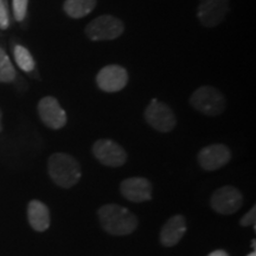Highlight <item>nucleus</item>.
Wrapping results in <instances>:
<instances>
[{"mask_svg": "<svg viewBox=\"0 0 256 256\" xmlns=\"http://www.w3.org/2000/svg\"><path fill=\"white\" fill-rule=\"evenodd\" d=\"M186 229V220H185L184 216H172L162 228L160 242L164 247H174L184 238Z\"/></svg>", "mask_w": 256, "mask_h": 256, "instance_id": "ddd939ff", "label": "nucleus"}, {"mask_svg": "<svg viewBox=\"0 0 256 256\" xmlns=\"http://www.w3.org/2000/svg\"><path fill=\"white\" fill-rule=\"evenodd\" d=\"M48 172L57 186L70 188L82 177L81 165L72 156L64 152L54 153L48 162Z\"/></svg>", "mask_w": 256, "mask_h": 256, "instance_id": "f03ea898", "label": "nucleus"}, {"mask_svg": "<svg viewBox=\"0 0 256 256\" xmlns=\"http://www.w3.org/2000/svg\"><path fill=\"white\" fill-rule=\"evenodd\" d=\"M208 256H229L228 252H226V250H222V249H218V250H215L212 252H210L209 255Z\"/></svg>", "mask_w": 256, "mask_h": 256, "instance_id": "412c9836", "label": "nucleus"}, {"mask_svg": "<svg viewBox=\"0 0 256 256\" xmlns=\"http://www.w3.org/2000/svg\"><path fill=\"white\" fill-rule=\"evenodd\" d=\"M28 0H12L14 6V16L17 22H23L28 14Z\"/></svg>", "mask_w": 256, "mask_h": 256, "instance_id": "a211bd4d", "label": "nucleus"}, {"mask_svg": "<svg viewBox=\"0 0 256 256\" xmlns=\"http://www.w3.org/2000/svg\"><path fill=\"white\" fill-rule=\"evenodd\" d=\"M10 25V14L8 2L6 0H0V28L6 30Z\"/></svg>", "mask_w": 256, "mask_h": 256, "instance_id": "6ab92c4d", "label": "nucleus"}, {"mask_svg": "<svg viewBox=\"0 0 256 256\" xmlns=\"http://www.w3.org/2000/svg\"><path fill=\"white\" fill-rule=\"evenodd\" d=\"M230 159H232V152L229 147L223 144L209 145L202 148L198 153V162L206 171H216L228 164Z\"/></svg>", "mask_w": 256, "mask_h": 256, "instance_id": "9b49d317", "label": "nucleus"}, {"mask_svg": "<svg viewBox=\"0 0 256 256\" xmlns=\"http://www.w3.org/2000/svg\"><path fill=\"white\" fill-rule=\"evenodd\" d=\"M124 31V24L118 17L104 14L95 19L86 26L84 34L92 42L114 40L119 38Z\"/></svg>", "mask_w": 256, "mask_h": 256, "instance_id": "20e7f679", "label": "nucleus"}, {"mask_svg": "<svg viewBox=\"0 0 256 256\" xmlns=\"http://www.w3.org/2000/svg\"><path fill=\"white\" fill-rule=\"evenodd\" d=\"M120 191L126 200L134 203H142L152 198V184L142 177L127 178L121 183Z\"/></svg>", "mask_w": 256, "mask_h": 256, "instance_id": "f8f14e48", "label": "nucleus"}, {"mask_svg": "<svg viewBox=\"0 0 256 256\" xmlns=\"http://www.w3.org/2000/svg\"><path fill=\"white\" fill-rule=\"evenodd\" d=\"M243 196L238 188L234 186H223L214 192L210 200V206L214 211L220 215H232L241 209Z\"/></svg>", "mask_w": 256, "mask_h": 256, "instance_id": "0eeeda50", "label": "nucleus"}, {"mask_svg": "<svg viewBox=\"0 0 256 256\" xmlns=\"http://www.w3.org/2000/svg\"><path fill=\"white\" fill-rule=\"evenodd\" d=\"M190 104L200 113L208 116H217L226 110V98L212 86H202L192 92Z\"/></svg>", "mask_w": 256, "mask_h": 256, "instance_id": "7ed1b4c3", "label": "nucleus"}, {"mask_svg": "<svg viewBox=\"0 0 256 256\" xmlns=\"http://www.w3.org/2000/svg\"><path fill=\"white\" fill-rule=\"evenodd\" d=\"M16 70L8 54L0 48V82L8 83L16 78Z\"/></svg>", "mask_w": 256, "mask_h": 256, "instance_id": "f3484780", "label": "nucleus"}, {"mask_svg": "<svg viewBox=\"0 0 256 256\" xmlns=\"http://www.w3.org/2000/svg\"><path fill=\"white\" fill-rule=\"evenodd\" d=\"M28 220L36 232H46L50 226V211L43 202L32 200L28 206Z\"/></svg>", "mask_w": 256, "mask_h": 256, "instance_id": "4468645a", "label": "nucleus"}, {"mask_svg": "<svg viewBox=\"0 0 256 256\" xmlns=\"http://www.w3.org/2000/svg\"><path fill=\"white\" fill-rule=\"evenodd\" d=\"M130 76L124 66L110 64L102 68L96 75V84L104 92H118L126 87Z\"/></svg>", "mask_w": 256, "mask_h": 256, "instance_id": "1a4fd4ad", "label": "nucleus"}, {"mask_svg": "<svg viewBox=\"0 0 256 256\" xmlns=\"http://www.w3.org/2000/svg\"><path fill=\"white\" fill-rule=\"evenodd\" d=\"M252 250H256V240L255 238L252 241Z\"/></svg>", "mask_w": 256, "mask_h": 256, "instance_id": "4be33fe9", "label": "nucleus"}, {"mask_svg": "<svg viewBox=\"0 0 256 256\" xmlns=\"http://www.w3.org/2000/svg\"><path fill=\"white\" fill-rule=\"evenodd\" d=\"M98 215L102 228L114 236L130 235L139 223L134 214L118 204H106L98 209Z\"/></svg>", "mask_w": 256, "mask_h": 256, "instance_id": "f257e3e1", "label": "nucleus"}, {"mask_svg": "<svg viewBox=\"0 0 256 256\" xmlns=\"http://www.w3.org/2000/svg\"><path fill=\"white\" fill-rule=\"evenodd\" d=\"M255 222H256V208L252 206V209L242 217L241 220H240V224H241L242 226H254Z\"/></svg>", "mask_w": 256, "mask_h": 256, "instance_id": "aec40b11", "label": "nucleus"}, {"mask_svg": "<svg viewBox=\"0 0 256 256\" xmlns=\"http://www.w3.org/2000/svg\"><path fill=\"white\" fill-rule=\"evenodd\" d=\"M92 151L101 164L110 168H120L127 160V153L124 147L110 139H100L95 142Z\"/></svg>", "mask_w": 256, "mask_h": 256, "instance_id": "6e6552de", "label": "nucleus"}, {"mask_svg": "<svg viewBox=\"0 0 256 256\" xmlns=\"http://www.w3.org/2000/svg\"><path fill=\"white\" fill-rule=\"evenodd\" d=\"M38 115L43 124L51 130H60L66 124V114L54 96H46L38 102Z\"/></svg>", "mask_w": 256, "mask_h": 256, "instance_id": "9d476101", "label": "nucleus"}, {"mask_svg": "<svg viewBox=\"0 0 256 256\" xmlns=\"http://www.w3.org/2000/svg\"><path fill=\"white\" fill-rule=\"evenodd\" d=\"M147 124L160 133H168L177 124V118L168 104L158 100H152L145 110Z\"/></svg>", "mask_w": 256, "mask_h": 256, "instance_id": "39448f33", "label": "nucleus"}, {"mask_svg": "<svg viewBox=\"0 0 256 256\" xmlns=\"http://www.w3.org/2000/svg\"><path fill=\"white\" fill-rule=\"evenodd\" d=\"M230 11V0H200L197 18L204 28H215L226 19Z\"/></svg>", "mask_w": 256, "mask_h": 256, "instance_id": "423d86ee", "label": "nucleus"}, {"mask_svg": "<svg viewBox=\"0 0 256 256\" xmlns=\"http://www.w3.org/2000/svg\"><path fill=\"white\" fill-rule=\"evenodd\" d=\"M2 110H0V132H2Z\"/></svg>", "mask_w": 256, "mask_h": 256, "instance_id": "5701e85b", "label": "nucleus"}, {"mask_svg": "<svg viewBox=\"0 0 256 256\" xmlns=\"http://www.w3.org/2000/svg\"><path fill=\"white\" fill-rule=\"evenodd\" d=\"M247 256H256V250H252V252H249Z\"/></svg>", "mask_w": 256, "mask_h": 256, "instance_id": "b1692460", "label": "nucleus"}, {"mask_svg": "<svg viewBox=\"0 0 256 256\" xmlns=\"http://www.w3.org/2000/svg\"><path fill=\"white\" fill-rule=\"evenodd\" d=\"M14 56L16 60V63L23 72H31L34 69V57H32L31 52L26 48L23 46H16L14 49Z\"/></svg>", "mask_w": 256, "mask_h": 256, "instance_id": "dca6fc26", "label": "nucleus"}, {"mask_svg": "<svg viewBox=\"0 0 256 256\" xmlns=\"http://www.w3.org/2000/svg\"><path fill=\"white\" fill-rule=\"evenodd\" d=\"M98 0H66L63 10L68 17L72 19L84 18L96 8Z\"/></svg>", "mask_w": 256, "mask_h": 256, "instance_id": "2eb2a0df", "label": "nucleus"}]
</instances>
